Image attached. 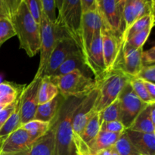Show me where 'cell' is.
Instances as JSON below:
<instances>
[{
  "label": "cell",
  "mask_w": 155,
  "mask_h": 155,
  "mask_svg": "<svg viewBox=\"0 0 155 155\" xmlns=\"http://www.w3.org/2000/svg\"><path fill=\"white\" fill-rule=\"evenodd\" d=\"M86 95L70 96L64 99L55 117V155H78L73 138V118Z\"/></svg>",
  "instance_id": "obj_1"
},
{
  "label": "cell",
  "mask_w": 155,
  "mask_h": 155,
  "mask_svg": "<svg viewBox=\"0 0 155 155\" xmlns=\"http://www.w3.org/2000/svg\"><path fill=\"white\" fill-rule=\"evenodd\" d=\"M8 18L18 38L20 48L29 57H34L40 49V27L30 15L24 0H20Z\"/></svg>",
  "instance_id": "obj_2"
},
{
  "label": "cell",
  "mask_w": 155,
  "mask_h": 155,
  "mask_svg": "<svg viewBox=\"0 0 155 155\" xmlns=\"http://www.w3.org/2000/svg\"><path fill=\"white\" fill-rule=\"evenodd\" d=\"M58 16L55 23L75 42L81 51V26L83 13L80 0H55Z\"/></svg>",
  "instance_id": "obj_3"
},
{
  "label": "cell",
  "mask_w": 155,
  "mask_h": 155,
  "mask_svg": "<svg viewBox=\"0 0 155 155\" xmlns=\"http://www.w3.org/2000/svg\"><path fill=\"white\" fill-rule=\"evenodd\" d=\"M50 78L58 86L59 93L64 98L85 96L98 85L94 79L80 71H74L61 77H50Z\"/></svg>",
  "instance_id": "obj_4"
},
{
  "label": "cell",
  "mask_w": 155,
  "mask_h": 155,
  "mask_svg": "<svg viewBox=\"0 0 155 155\" xmlns=\"http://www.w3.org/2000/svg\"><path fill=\"white\" fill-rule=\"evenodd\" d=\"M130 79L119 70H114L98 82V98L95 106V112H100L117 99Z\"/></svg>",
  "instance_id": "obj_5"
},
{
  "label": "cell",
  "mask_w": 155,
  "mask_h": 155,
  "mask_svg": "<svg viewBox=\"0 0 155 155\" xmlns=\"http://www.w3.org/2000/svg\"><path fill=\"white\" fill-rule=\"evenodd\" d=\"M97 2L102 26L122 40L125 31L123 14L124 0H97Z\"/></svg>",
  "instance_id": "obj_6"
},
{
  "label": "cell",
  "mask_w": 155,
  "mask_h": 155,
  "mask_svg": "<svg viewBox=\"0 0 155 155\" xmlns=\"http://www.w3.org/2000/svg\"><path fill=\"white\" fill-rule=\"evenodd\" d=\"M40 27V61L39 68L36 74V77H42L45 71L48 59L55 46L56 42L60 33L62 32V29L58 27L55 22L53 23L48 20V18L44 15L42 11L41 22L39 24Z\"/></svg>",
  "instance_id": "obj_7"
},
{
  "label": "cell",
  "mask_w": 155,
  "mask_h": 155,
  "mask_svg": "<svg viewBox=\"0 0 155 155\" xmlns=\"http://www.w3.org/2000/svg\"><path fill=\"white\" fill-rule=\"evenodd\" d=\"M118 99L120 107V121L126 130H128L133 124L138 115L148 105L141 101L135 94L130 84L127 83L120 94Z\"/></svg>",
  "instance_id": "obj_8"
},
{
  "label": "cell",
  "mask_w": 155,
  "mask_h": 155,
  "mask_svg": "<svg viewBox=\"0 0 155 155\" xmlns=\"http://www.w3.org/2000/svg\"><path fill=\"white\" fill-rule=\"evenodd\" d=\"M42 77L35 76L19 95L21 127L34 119L38 105V92Z\"/></svg>",
  "instance_id": "obj_9"
},
{
  "label": "cell",
  "mask_w": 155,
  "mask_h": 155,
  "mask_svg": "<svg viewBox=\"0 0 155 155\" xmlns=\"http://www.w3.org/2000/svg\"><path fill=\"white\" fill-rule=\"evenodd\" d=\"M80 50L75 42L62 30L56 42L55 46L48 59L45 71L43 76L51 77L59 68L61 64L69 56ZM42 76V77H43Z\"/></svg>",
  "instance_id": "obj_10"
},
{
  "label": "cell",
  "mask_w": 155,
  "mask_h": 155,
  "mask_svg": "<svg viewBox=\"0 0 155 155\" xmlns=\"http://www.w3.org/2000/svg\"><path fill=\"white\" fill-rule=\"evenodd\" d=\"M98 85L84 98L78 107L73 118V138L74 142L80 139L83 129L89 120L95 114V106L98 98Z\"/></svg>",
  "instance_id": "obj_11"
},
{
  "label": "cell",
  "mask_w": 155,
  "mask_h": 155,
  "mask_svg": "<svg viewBox=\"0 0 155 155\" xmlns=\"http://www.w3.org/2000/svg\"><path fill=\"white\" fill-rule=\"evenodd\" d=\"M85 64L94 76V80L98 83L106 75L105 64L102 51L101 31L94 36L89 49L84 57Z\"/></svg>",
  "instance_id": "obj_12"
},
{
  "label": "cell",
  "mask_w": 155,
  "mask_h": 155,
  "mask_svg": "<svg viewBox=\"0 0 155 155\" xmlns=\"http://www.w3.org/2000/svg\"><path fill=\"white\" fill-rule=\"evenodd\" d=\"M102 51L107 74L115 69L120 55L123 42L120 38L102 26L101 29Z\"/></svg>",
  "instance_id": "obj_13"
},
{
  "label": "cell",
  "mask_w": 155,
  "mask_h": 155,
  "mask_svg": "<svg viewBox=\"0 0 155 155\" xmlns=\"http://www.w3.org/2000/svg\"><path fill=\"white\" fill-rule=\"evenodd\" d=\"M142 51L143 48L135 49L123 45L120 55L114 70L122 71L130 79L136 78L143 67L142 61Z\"/></svg>",
  "instance_id": "obj_14"
},
{
  "label": "cell",
  "mask_w": 155,
  "mask_h": 155,
  "mask_svg": "<svg viewBox=\"0 0 155 155\" xmlns=\"http://www.w3.org/2000/svg\"><path fill=\"white\" fill-rule=\"evenodd\" d=\"M102 25V20L98 11L83 14L81 26V52L83 58L90 46L94 36L101 31Z\"/></svg>",
  "instance_id": "obj_15"
},
{
  "label": "cell",
  "mask_w": 155,
  "mask_h": 155,
  "mask_svg": "<svg viewBox=\"0 0 155 155\" xmlns=\"http://www.w3.org/2000/svg\"><path fill=\"white\" fill-rule=\"evenodd\" d=\"M32 143L33 141L27 131L20 127L3 140L0 154H18L27 150Z\"/></svg>",
  "instance_id": "obj_16"
},
{
  "label": "cell",
  "mask_w": 155,
  "mask_h": 155,
  "mask_svg": "<svg viewBox=\"0 0 155 155\" xmlns=\"http://www.w3.org/2000/svg\"><path fill=\"white\" fill-rule=\"evenodd\" d=\"M55 117L51 120L48 130L43 136L33 142L27 150L15 155H55Z\"/></svg>",
  "instance_id": "obj_17"
},
{
  "label": "cell",
  "mask_w": 155,
  "mask_h": 155,
  "mask_svg": "<svg viewBox=\"0 0 155 155\" xmlns=\"http://www.w3.org/2000/svg\"><path fill=\"white\" fill-rule=\"evenodd\" d=\"M132 145L139 155H155V133H139L126 130Z\"/></svg>",
  "instance_id": "obj_18"
},
{
  "label": "cell",
  "mask_w": 155,
  "mask_h": 155,
  "mask_svg": "<svg viewBox=\"0 0 155 155\" xmlns=\"http://www.w3.org/2000/svg\"><path fill=\"white\" fill-rule=\"evenodd\" d=\"M74 71H80L85 74H87L86 72L89 71L85 64L84 58L80 50H78L69 56L51 77H58Z\"/></svg>",
  "instance_id": "obj_19"
},
{
  "label": "cell",
  "mask_w": 155,
  "mask_h": 155,
  "mask_svg": "<svg viewBox=\"0 0 155 155\" xmlns=\"http://www.w3.org/2000/svg\"><path fill=\"white\" fill-rule=\"evenodd\" d=\"M64 99V97L59 93L55 98L48 102L39 104L36 109L34 119L45 122H51L54 117L57 115Z\"/></svg>",
  "instance_id": "obj_20"
},
{
  "label": "cell",
  "mask_w": 155,
  "mask_h": 155,
  "mask_svg": "<svg viewBox=\"0 0 155 155\" xmlns=\"http://www.w3.org/2000/svg\"><path fill=\"white\" fill-rule=\"evenodd\" d=\"M121 134L100 130L97 137L95 138L94 142L89 147V154H97V153H99L104 150L114 147L115 144L117 142Z\"/></svg>",
  "instance_id": "obj_21"
},
{
  "label": "cell",
  "mask_w": 155,
  "mask_h": 155,
  "mask_svg": "<svg viewBox=\"0 0 155 155\" xmlns=\"http://www.w3.org/2000/svg\"><path fill=\"white\" fill-rule=\"evenodd\" d=\"M155 104V103H154ZM151 105L147 106L139 115L134 122L133 123L128 130L133 131L139 132V133H148L153 134L155 133V125L151 121L150 117V112H151Z\"/></svg>",
  "instance_id": "obj_22"
},
{
  "label": "cell",
  "mask_w": 155,
  "mask_h": 155,
  "mask_svg": "<svg viewBox=\"0 0 155 155\" xmlns=\"http://www.w3.org/2000/svg\"><path fill=\"white\" fill-rule=\"evenodd\" d=\"M58 94V86L53 83L50 77H42L38 92V104H42L48 102L55 98Z\"/></svg>",
  "instance_id": "obj_23"
},
{
  "label": "cell",
  "mask_w": 155,
  "mask_h": 155,
  "mask_svg": "<svg viewBox=\"0 0 155 155\" xmlns=\"http://www.w3.org/2000/svg\"><path fill=\"white\" fill-rule=\"evenodd\" d=\"M25 86L13 84L10 82L0 83V105L6 107L16 101Z\"/></svg>",
  "instance_id": "obj_24"
},
{
  "label": "cell",
  "mask_w": 155,
  "mask_h": 155,
  "mask_svg": "<svg viewBox=\"0 0 155 155\" xmlns=\"http://www.w3.org/2000/svg\"><path fill=\"white\" fill-rule=\"evenodd\" d=\"M20 127H21V116H20L19 96H18V103L15 110L0 129V139L4 140L11 133Z\"/></svg>",
  "instance_id": "obj_25"
},
{
  "label": "cell",
  "mask_w": 155,
  "mask_h": 155,
  "mask_svg": "<svg viewBox=\"0 0 155 155\" xmlns=\"http://www.w3.org/2000/svg\"><path fill=\"white\" fill-rule=\"evenodd\" d=\"M154 20L155 17L154 14L145 15V16H143L142 18L138 19L124 34L122 39L123 44L125 42V41L128 38H130L133 35L139 33L141 31H143L148 28H153L154 26Z\"/></svg>",
  "instance_id": "obj_26"
},
{
  "label": "cell",
  "mask_w": 155,
  "mask_h": 155,
  "mask_svg": "<svg viewBox=\"0 0 155 155\" xmlns=\"http://www.w3.org/2000/svg\"><path fill=\"white\" fill-rule=\"evenodd\" d=\"M51 122L39 120H32L26 124H23L21 127L27 131L33 142L43 136L48 130Z\"/></svg>",
  "instance_id": "obj_27"
},
{
  "label": "cell",
  "mask_w": 155,
  "mask_h": 155,
  "mask_svg": "<svg viewBox=\"0 0 155 155\" xmlns=\"http://www.w3.org/2000/svg\"><path fill=\"white\" fill-rule=\"evenodd\" d=\"M123 14H124V24H125V31H124L125 33L130 29V27L142 17L135 3V0H124Z\"/></svg>",
  "instance_id": "obj_28"
},
{
  "label": "cell",
  "mask_w": 155,
  "mask_h": 155,
  "mask_svg": "<svg viewBox=\"0 0 155 155\" xmlns=\"http://www.w3.org/2000/svg\"><path fill=\"white\" fill-rule=\"evenodd\" d=\"M99 114L100 121L101 123L120 121V107L119 99H116L113 103L103 109Z\"/></svg>",
  "instance_id": "obj_29"
},
{
  "label": "cell",
  "mask_w": 155,
  "mask_h": 155,
  "mask_svg": "<svg viewBox=\"0 0 155 155\" xmlns=\"http://www.w3.org/2000/svg\"><path fill=\"white\" fill-rule=\"evenodd\" d=\"M151 30L152 28H148L143 31L133 35L125 41L123 45L127 47V48H135V49L143 48L144 45L151 34Z\"/></svg>",
  "instance_id": "obj_30"
},
{
  "label": "cell",
  "mask_w": 155,
  "mask_h": 155,
  "mask_svg": "<svg viewBox=\"0 0 155 155\" xmlns=\"http://www.w3.org/2000/svg\"><path fill=\"white\" fill-rule=\"evenodd\" d=\"M130 84L133 89V92L139 97L141 101H142L147 104H154L155 100L150 96V95L145 89V86L142 83V80L138 78L130 79Z\"/></svg>",
  "instance_id": "obj_31"
},
{
  "label": "cell",
  "mask_w": 155,
  "mask_h": 155,
  "mask_svg": "<svg viewBox=\"0 0 155 155\" xmlns=\"http://www.w3.org/2000/svg\"><path fill=\"white\" fill-rule=\"evenodd\" d=\"M119 155H139L129 139L126 131L121 134L114 145Z\"/></svg>",
  "instance_id": "obj_32"
},
{
  "label": "cell",
  "mask_w": 155,
  "mask_h": 155,
  "mask_svg": "<svg viewBox=\"0 0 155 155\" xmlns=\"http://www.w3.org/2000/svg\"><path fill=\"white\" fill-rule=\"evenodd\" d=\"M15 36H16V33L9 18H0V46Z\"/></svg>",
  "instance_id": "obj_33"
},
{
  "label": "cell",
  "mask_w": 155,
  "mask_h": 155,
  "mask_svg": "<svg viewBox=\"0 0 155 155\" xmlns=\"http://www.w3.org/2000/svg\"><path fill=\"white\" fill-rule=\"evenodd\" d=\"M30 15L37 24H40L42 16V5L40 0H24Z\"/></svg>",
  "instance_id": "obj_34"
},
{
  "label": "cell",
  "mask_w": 155,
  "mask_h": 155,
  "mask_svg": "<svg viewBox=\"0 0 155 155\" xmlns=\"http://www.w3.org/2000/svg\"><path fill=\"white\" fill-rule=\"evenodd\" d=\"M42 5V11L44 15L50 21L54 23L56 21V3L55 0H40Z\"/></svg>",
  "instance_id": "obj_35"
},
{
  "label": "cell",
  "mask_w": 155,
  "mask_h": 155,
  "mask_svg": "<svg viewBox=\"0 0 155 155\" xmlns=\"http://www.w3.org/2000/svg\"><path fill=\"white\" fill-rule=\"evenodd\" d=\"M100 130L121 134L126 131V129L120 121H111V122L101 123Z\"/></svg>",
  "instance_id": "obj_36"
},
{
  "label": "cell",
  "mask_w": 155,
  "mask_h": 155,
  "mask_svg": "<svg viewBox=\"0 0 155 155\" xmlns=\"http://www.w3.org/2000/svg\"><path fill=\"white\" fill-rule=\"evenodd\" d=\"M136 78L144 81L154 83L155 82V65L143 66Z\"/></svg>",
  "instance_id": "obj_37"
},
{
  "label": "cell",
  "mask_w": 155,
  "mask_h": 155,
  "mask_svg": "<svg viewBox=\"0 0 155 155\" xmlns=\"http://www.w3.org/2000/svg\"><path fill=\"white\" fill-rule=\"evenodd\" d=\"M19 2L12 0H0V18H8L11 12L16 7Z\"/></svg>",
  "instance_id": "obj_38"
},
{
  "label": "cell",
  "mask_w": 155,
  "mask_h": 155,
  "mask_svg": "<svg viewBox=\"0 0 155 155\" xmlns=\"http://www.w3.org/2000/svg\"><path fill=\"white\" fill-rule=\"evenodd\" d=\"M18 98H17L16 101L11 103L10 104H8L5 107H4L2 110H0V129L2 127L3 124L6 122V120L8 119V117L11 116L12 112L15 110V107L17 105V103H18Z\"/></svg>",
  "instance_id": "obj_39"
},
{
  "label": "cell",
  "mask_w": 155,
  "mask_h": 155,
  "mask_svg": "<svg viewBox=\"0 0 155 155\" xmlns=\"http://www.w3.org/2000/svg\"><path fill=\"white\" fill-rule=\"evenodd\" d=\"M142 61L143 66L154 65L155 63V47L153 46L151 48L142 52Z\"/></svg>",
  "instance_id": "obj_40"
},
{
  "label": "cell",
  "mask_w": 155,
  "mask_h": 155,
  "mask_svg": "<svg viewBox=\"0 0 155 155\" xmlns=\"http://www.w3.org/2000/svg\"><path fill=\"white\" fill-rule=\"evenodd\" d=\"M80 5L83 14L98 11L97 0H80Z\"/></svg>",
  "instance_id": "obj_41"
},
{
  "label": "cell",
  "mask_w": 155,
  "mask_h": 155,
  "mask_svg": "<svg viewBox=\"0 0 155 155\" xmlns=\"http://www.w3.org/2000/svg\"><path fill=\"white\" fill-rule=\"evenodd\" d=\"M142 82L144 84V86H145L147 92H148V94L150 95V96H151L153 99L155 100V84L154 83H150V82L144 81V80H142Z\"/></svg>",
  "instance_id": "obj_42"
},
{
  "label": "cell",
  "mask_w": 155,
  "mask_h": 155,
  "mask_svg": "<svg viewBox=\"0 0 155 155\" xmlns=\"http://www.w3.org/2000/svg\"><path fill=\"white\" fill-rule=\"evenodd\" d=\"M110 155H119L118 154L117 151L116 149H115L114 147H113V148H111V151H110Z\"/></svg>",
  "instance_id": "obj_43"
},
{
  "label": "cell",
  "mask_w": 155,
  "mask_h": 155,
  "mask_svg": "<svg viewBox=\"0 0 155 155\" xmlns=\"http://www.w3.org/2000/svg\"><path fill=\"white\" fill-rule=\"evenodd\" d=\"M89 155H102V154H101V152H99V153H97V154H89Z\"/></svg>",
  "instance_id": "obj_44"
},
{
  "label": "cell",
  "mask_w": 155,
  "mask_h": 155,
  "mask_svg": "<svg viewBox=\"0 0 155 155\" xmlns=\"http://www.w3.org/2000/svg\"><path fill=\"white\" fill-rule=\"evenodd\" d=\"M4 107H4V106H2V105H0V110H2V109L4 108Z\"/></svg>",
  "instance_id": "obj_45"
},
{
  "label": "cell",
  "mask_w": 155,
  "mask_h": 155,
  "mask_svg": "<svg viewBox=\"0 0 155 155\" xmlns=\"http://www.w3.org/2000/svg\"><path fill=\"white\" fill-rule=\"evenodd\" d=\"M3 140H2V139H0V148H1V145H2V143Z\"/></svg>",
  "instance_id": "obj_46"
},
{
  "label": "cell",
  "mask_w": 155,
  "mask_h": 155,
  "mask_svg": "<svg viewBox=\"0 0 155 155\" xmlns=\"http://www.w3.org/2000/svg\"><path fill=\"white\" fill-rule=\"evenodd\" d=\"M0 155H10V154H0Z\"/></svg>",
  "instance_id": "obj_47"
}]
</instances>
